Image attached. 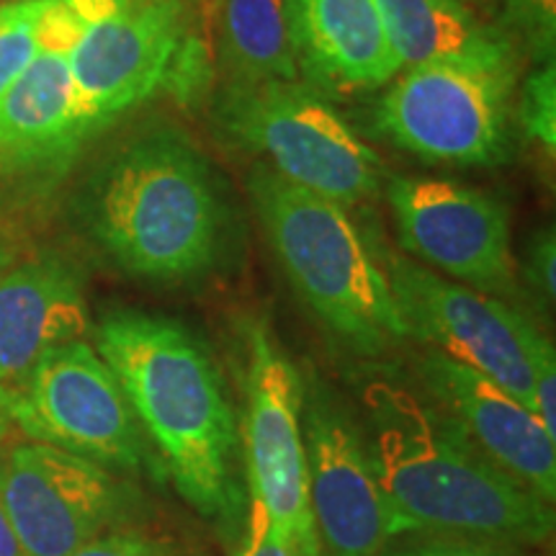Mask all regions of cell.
<instances>
[{"label":"cell","mask_w":556,"mask_h":556,"mask_svg":"<svg viewBox=\"0 0 556 556\" xmlns=\"http://www.w3.org/2000/svg\"><path fill=\"white\" fill-rule=\"evenodd\" d=\"M323 556H325V554H323Z\"/></svg>","instance_id":"f546056e"},{"label":"cell","mask_w":556,"mask_h":556,"mask_svg":"<svg viewBox=\"0 0 556 556\" xmlns=\"http://www.w3.org/2000/svg\"><path fill=\"white\" fill-rule=\"evenodd\" d=\"M377 556H520L505 544L492 541L462 539V536H433V533H405L381 548Z\"/></svg>","instance_id":"603a6c76"},{"label":"cell","mask_w":556,"mask_h":556,"mask_svg":"<svg viewBox=\"0 0 556 556\" xmlns=\"http://www.w3.org/2000/svg\"><path fill=\"white\" fill-rule=\"evenodd\" d=\"M361 400L368 451L402 536L433 533L505 546L552 539V505L500 469L428 397L371 379Z\"/></svg>","instance_id":"6da1fadb"},{"label":"cell","mask_w":556,"mask_h":556,"mask_svg":"<svg viewBox=\"0 0 556 556\" xmlns=\"http://www.w3.org/2000/svg\"><path fill=\"white\" fill-rule=\"evenodd\" d=\"M219 62L229 83L296 80L283 0H222Z\"/></svg>","instance_id":"d6986e66"},{"label":"cell","mask_w":556,"mask_h":556,"mask_svg":"<svg viewBox=\"0 0 556 556\" xmlns=\"http://www.w3.org/2000/svg\"><path fill=\"white\" fill-rule=\"evenodd\" d=\"M523 287L528 296L539 304L541 312L554 309V294H556V238L554 227H541L539 232L531 235L528 245L523 250Z\"/></svg>","instance_id":"cb8c5ba5"},{"label":"cell","mask_w":556,"mask_h":556,"mask_svg":"<svg viewBox=\"0 0 556 556\" xmlns=\"http://www.w3.org/2000/svg\"><path fill=\"white\" fill-rule=\"evenodd\" d=\"M533 415L556 441V353L554 345L533 366Z\"/></svg>","instance_id":"4316f807"},{"label":"cell","mask_w":556,"mask_h":556,"mask_svg":"<svg viewBox=\"0 0 556 556\" xmlns=\"http://www.w3.org/2000/svg\"><path fill=\"white\" fill-rule=\"evenodd\" d=\"M96 351L178 495L199 516L225 518L235 503L240 428L212 348L180 319L114 309L96 328Z\"/></svg>","instance_id":"7a4b0ae2"},{"label":"cell","mask_w":556,"mask_h":556,"mask_svg":"<svg viewBox=\"0 0 556 556\" xmlns=\"http://www.w3.org/2000/svg\"><path fill=\"white\" fill-rule=\"evenodd\" d=\"M0 467H3V448H0ZM0 556H26L16 531H13L9 510H5L3 492H0Z\"/></svg>","instance_id":"83f0119b"},{"label":"cell","mask_w":556,"mask_h":556,"mask_svg":"<svg viewBox=\"0 0 556 556\" xmlns=\"http://www.w3.org/2000/svg\"><path fill=\"white\" fill-rule=\"evenodd\" d=\"M13 417H11V387H0V446L11 435Z\"/></svg>","instance_id":"f1b7e54d"},{"label":"cell","mask_w":556,"mask_h":556,"mask_svg":"<svg viewBox=\"0 0 556 556\" xmlns=\"http://www.w3.org/2000/svg\"><path fill=\"white\" fill-rule=\"evenodd\" d=\"M189 29L186 0H131L83 31L70 70L86 137L165 86Z\"/></svg>","instance_id":"4fadbf2b"},{"label":"cell","mask_w":556,"mask_h":556,"mask_svg":"<svg viewBox=\"0 0 556 556\" xmlns=\"http://www.w3.org/2000/svg\"><path fill=\"white\" fill-rule=\"evenodd\" d=\"M83 139L70 54L37 52L0 99V155L47 160Z\"/></svg>","instance_id":"ac0fdd59"},{"label":"cell","mask_w":556,"mask_h":556,"mask_svg":"<svg viewBox=\"0 0 556 556\" xmlns=\"http://www.w3.org/2000/svg\"><path fill=\"white\" fill-rule=\"evenodd\" d=\"M250 199L291 289L340 345L381 358L409 340L392 287L345 206L317 197L258 163Z\"/></svg>","instance_id":"277c9868"},{"label":"cell","mask_w":556,"mask_h":556,"mask_svg":"<svg viewBox=\"0 0 556 556\" xmlns=\"http://www.w3.org/2000/svg\"><path fill=\"white\" fill-rule=\"evenodd\" d=\"M518 124L531 142L554 157L556 150V65L544 62L526 78L518 106Z\"/></svg>","instance_id":"44dd1931"},{"label":"cell","mask_w":556,"mask_h":556,"mask_svg":"<svg viewBox=\"0 0 556 556\" xmlns=\"http://www.w3.org/2000/svg\"><path fill=\"white\" fill-rule=\"evenodd\" d=\"M302 435L312 518L323 554L377 556L389 541L402 536L364 426L315 377L304 384Z\"/></svg>","instance_id":"30bf717a"},{"label":"cell","mask_w":556,"mask_h":556,"mask_svg":"<svg viewBox=\"0 0 556 556\" xmlns=\"http://www.w3.org/2000/svg\"><path fill=\"white\" fill-rule=\"evenodd\" d=\"M238 556H323L304 546L302 541L291 539L281 528L268 520L258 505H250V523L245 541Z\"/></svg>","instance_id":"d4e9b609"},{"label":"cell","mask_w":556,"mask_h":556,"mask_svg":"<svg viewBox=\"0 0 556 556\" xmlns=\"http://www.w3.org/2000/svg\"><path fill=\"white\" fill-rule=\"evenodd\" d=\"M518 70L471 62L407 67L381 96L377 129L433 163L495 168L513 157L510 96Z\"/></svg>","instance_id":"8992f818"},{"label":"cell","mask_w":556,"mask_h":556,"mask_svg":"<svg viewBox=\"0 0 556 556\" xmlns=\"http://www.w3.org/2000/svg\"><path fill=\"white\" fill-rule=\"evenodd\" d=\"M400 67L471 62L518 70V50L500 26L484 24L464 0H377Z\"/></svg>","instance_id":"e0dca14e"},{"label":"cell","mask_w":556,"mask_h":556,"mask_svg":"<svg viewBox=\"0 0 556 556\" xmlns=\"http://www.w3.org/2000/svg\"><path fill=\"white\" fill-rule=\"evenodd\" d=\"M70 556H176L173 548L163 541L144 536V533L127 531V528H114V531L101 533L99 539L88 541L78 552Z\"/></svg>","instance_id":"484cf974"},{"label":"cell","mask_w":556,"mask_h":556,"mask_svg":"<svg viewBox=\"0 0 556 556\" xmlns=\"http://www.w3.org/2000/svg\"><path fill=\"white\" fill-rule=\"evenodd\" d=\"M41 0H11L0 5V99L37 58V18Z\"/></svg>","instance_id":"ffe728a7"},{"label":"cell","mask_w":556,"mask_h":556,"mask_svg":"<svg viewBox=\"0 0 556 556\" xmlns=\"http://www.w3.org/2000/svg\"><path fill=\"white\" fill-rule=\"evenodd\" d=\"M0 492L26 556L78 552L122 528L131 500L114 471L39 441L3 451Z\"/></svg>","instance_id":"7c38bea8"},{"label":"cell","mask_w":556,"mask_h":556,"mask_svg":"<svg viewBox=\"0 0 556 556\" xmlns=\"http://www.w3.org/2000/svg\"><path fill=\"white\" fill-rule=\"evenodd\" d=\"M11 417L29 441L70 451L114 475H137L148 454L119 379L86 340L41 353L11 387Z\"/></svg>","instance_id":"ba28073f"},{"label":"cell","mask_w":556,"mask_h":556,"mask_svg":"<svg viewBox=\"0 0 556 556\" xmlns=\"http://www.w3.org/2000/svg\"><path fill=\"white\" fill-rule=\"evenodd\" d=\"M88 229L124 274L186 283L217 268L227 206L208 160L180 131L131 137L96 173Z\"/></svg>","instance_id":"3957f363"},{"label":"cell","mask_w":556,"mask_h":556,"mask_svg":"<svg viewBox=\"0 0 556 556\" xmlns=\"http://www.w3.org/2000/svg\"><path fill=\"white\" fill-rule=\"evenodd\" d=\"M387 201L407 255L482 294H516L510 212L497 197L446 178L394 176Z\"/></svg>","instance_id":"8fae6325"},{"label":"cell","mask_w":556,"mask_h":556,"mask_svg":"<svg viewBox=\"0 0 556 556\" xmlns=\"http://www.w3.org/2000/svg\"><path fill=\"white\" fill-rule=\"evenodd\" d=\"M296 67L309 86L358 93L397 78L377 0H283Z\"/></svg>","instance_id":"9a60e30c"},{"label":"cell","mask_w":556,"mask_h":556,"mask_svg":"<svg viewBox=\"0 0 556 556\" xmlns=\"http://www.w3.org/2000/svg\"><path fill=\"white\" fill-rule=\"evenodd\" d=\"M505 34L523 47L541 65L554 60L556 45V0H500Z\"/></svg>","instance_id":"7402d4cb"},{"label":"cell","mask_w":556,"mask_h":556,"mask_svg":"<svg viewBox=\"0 0 556 556\" xmlns=\"http://www.w3.org/2000/svg\"><path fill=\"white\" fill-rule=\"evenodd\" d=\"M90 328L83 281L60 255H37L0 276V387L18 384L54 345Z\"/></svg>","instance_id":"2e32d148"},{"label":"cell","mask_w":556,"mask_h":556,"mask_svg":"<svg viewBox=\"0 0 556 556\" xmlns=\"http://www.w3.org/2000/svg\"><path fill=\"white\" fill-rule=\"evenodd\" d=\"M384 270L409 340L475 368L533 413V366L552 340L531 317L407 255L389 253Z\"/></svg>","instance_id":"52a82bcc"},{"label":"cell","mask_w":556,"mask_h":556,"mask_svg":"<svg viewBox=\"0 0 556 556\" xmlns=\"http://www.w3.org/2000/svg\"><path fill=\"white\" fill-rule=\"evenodd\" d=\"M214 122L278 176L340 206H356L381 189V157L309 83H227Z\"/></svg>","instance_id":"5b68a950"},{"label":"cell","mask_w":556,"mask_h":556,"mask_svg":"<svg viewBox=\"0 0 556 556\" xmlns=\"http://www.w3.org/2000/svg\"><path fill=\"white\" fill-rule=\"evenodd\" d=\"M245 413L240 443L245 454L250 505L274 526L323 554L309 505L307 456L302 435L304 379L263 319L242 325Z\"/></svg>","instance_id":"9c48e42d"},{"label":"cell","mask_w":556,"mask_h":556,"mask_svg":"<svg viewBox=\"0 0 556 556\" xmlns=\"http://www.w3.org/2000/svg\"><path fill=\"white\" fill-rule=\"evenodd\" d=\"M417 379L435 407L448 413L500 469L536 492L556 497V441L536 415L475 368L430 351L417 361Z\"/></svg>","instance_id":"5bb4252c"}]
</instances>
